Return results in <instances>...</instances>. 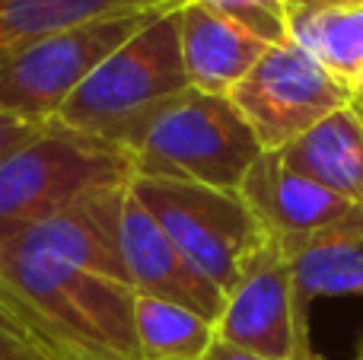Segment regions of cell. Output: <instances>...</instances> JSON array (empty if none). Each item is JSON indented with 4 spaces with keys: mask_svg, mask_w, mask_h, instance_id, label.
Returning <instances> with one entry per match:
<instances>
[{
    "mask_svg": "<svg viewBox=\"0 0 363 360\" xmlns=\"http://www.w3.org/2000/svg\"><path fill=\"white\" fill-rule=\"evenodd\" d=\"M125 191H89L0 246V297L61 360H140Z\"/></svg>",
    "mask_w": 363,
    "mask_h": 360,
    "instance_id": "cell-1",
    "label": "cell"
},
{
    "mask_svg": "<svg viewBox=\"0 0 363 360\" xmlns=\"http://www.w3.org/2000/svg\"><path fill=\"white\" fill-rule=\"evenodd\" d=\"M118 147L131 157L134 179L194 182L226 191H239L264 153L230 96L191 86L140 118Z\"/></svg>",
    "mask_w": 363,
    "mask_h": 360,
    "instance_id": "cell-2",
    "label": "cell"
},
{
    "mask_svg": "<svg viewBox=\"0 0 363 360\" xmlns=\"http://www.w3.org/2000/svg\"><path fill=\"white\" fill-rule=\"evenodd\" d=\"M131 182V157L118 144L51 121L0 159V246L89 191Z\"/></svg>",
    "mask_w": 363,
    "mask_h": 360,
    "instance_id": "cell-3",
    "label": "cell"
},
{
    "mask_svg": "<svg viewBox=\"0 0 363 360\" xmlns=\"http://www.w3.org/2000/svg\"><path fill=\"white\" fill-rule=\"evenodd\" d=\"M188 89L179 38V6L153 16L106 57L57 112V125L121 144L140 118Z\"/></svg>",
    "mask_w": 363,
    "mask_h": 360,
    "instance_id": "cell-4",
    "label": "cell"
},
{
    "mask_svg": "<svg viewBox=\"0 0 363 360\" xmlns=\"http://www.w3.org/2000/svg\"><path fill=\"white\" fill-rule=\"evenodd\" d=\"M131 191L179 252L223 293L236 284L245 259L268 240L239 191L166 179H134Z\"/></svg>",
    "mask_w": 363,
    "mask_h": 360,
    "instance_id": "cell-5",
    "label": "cell"
},
{
    "mask_svg": "<svg viewBox=\"0 0 363 360\" xmlns=\"http://www.w3.org/2000/svg\"><path fill=\"white\" fill-rule=\"evenodd\" d=\"M163 10H172V6H163ZM163 10L96 19V23L55 32L4 55L0 57V112L29 121H55L61 106L74 96V89Z\"/></svg>",
    "mask_w": 363,
    "mask_h": 360,
    "instance_id": "cell-6",
    "label": "cell"
},
{
    "mask_svg": "<svg viewBox=\"0 0 363 360\" xmlns=\"http://www.w3.org/2000/svg\"><path fill=\"white\" fill-rule=\"evenodd\" d=\"M230 102L264 150H284L322 118L351 106V86L287 38L258 57L255 67L233 86Z\"/></svg>",
    "mask_w": 363,
    "mask_h": 360,
    "instance_id": "cell-7",
    "label": "cell"
},
{
    "mask_svg": "<svg viewBox=\"0 0 363 360\" xmlns=\"http://www.w3.org/2000/svg\"><path fill=\"white\" fill-rule=\"evenodd\" d=\"M217 338L274 360H322L309 338V322L296 313L290 261L271 236L245 259L226 293Z\"/></svg>",
    "mask_w": 363,
    "mask_h": 360,
    "instance_id": "cell-8",
    "label": "cell"
},
{
    "mask_svg": "<svg viewBox=\"0 0 363 360\" xmlns=\"http://www.w3.org/2000/svg\"><path fill=\"white\" fill-rule=\"evenodd\" d=\"M239 195L281 249H294L322 233H332L363 214L360 204L345 201L319 182L294 172L284 163L281 150H264L255 159L239 185Z\"/></svg>",
    "mask_w": 363,
    "mask_h": 360,
    "instance_id": "cell-9",
    "label": "cell"
},
{
    "mask_svg": "<svg viewBox=\"0 0 363 360\" xmlns=\"http://www.w3.org/2000/svg\"><path fill=\"white\" fill-rule=\"evenodd\" d=\"M121 252H125L128 274H131L138 293L169 300V303L185 306L217 325L226 293L217 284H211L179 252L176 242L163 233V227L153 220L150 210L138 201L131 185L125 191V208H121Z\"/></svg>",
    "mask_w": 363,
    "mask_h": 360,
    "instance_id": "cell-10",
    "label": "cell"
},
{
    "mask_svg": "<svg viewBox=\"0 0 363 360\" xmlns=\"http://www.w3.org/2000/svg\"><path fill=\"white\" fill-rule=\"evenodd\" d=\"M179 38L188 86L211 96H230L233 86L271 48L198 0H185L179 6Z\"/></svg>",
    "mask_w": 363,
    "mask_h": 360,
    "instance_id": "cell-11",
    "label": "cell"
},
{
    "mask_svg": "<svg viewBox=\"0 0 363 360\" xmlns=\"http://www.w3.org/2000/svg\"><path fill=\"white\" fill-rule=\"evenodd\" d=\"M294 172L363 208V115L338 108L281 150Z\"/></svg>",
    "mask_w": 363,
    "mask_h": 360,
    "instance_id": "cell-12",
    "label": "cell"
},
{
    "mask_svg": "<svg viewBox=\"0 0 363 360\" xmlns=\"http://www.w3.org/2000/svg\"><path fill=\"white\" fill-rule=\"evenodd\" d=\"M294 274V297L300 319L309 322L315 297H354L363 293V214L345 227L281 249Z\"/></svg>",
    "mask_w": 363,
    "mask_h": 360,
    "instance_id": "cell-13",
    "label": "cell"
},
{
    "mask_svg": "<svg viewBox=\"0 0 363 360\" xmlns=\"http://www.w3.org/2000/svg\"><path fill=\"white\" fill-rule=\"evenodd\" d=\"M179 4L185 0H0V57L45 35L77 29L96 19Z\"/></svg>",
    "mask_w": 363,
    "mask_h": 360,
    "instance_id": "cell-14",
    "label": "cell"
},
{
    "mask_svg": "<svg viewBox=\"0 0 363 360\" xmlns=\"http://www.w3.org/2000/svg\"><path fill=\"white\" fill-rule=\"evenodd\" d=\"M290 42L306 48L345 86L363 74V0L360 4L290 10Z\"/></svg>",
    "mask_w": 363,
    "mask_h": 360,
    "instance_id": "cell-15",
    "label": "cell"
},
{
    "mask_svg": "<svg viewBox=\"0 0 363 360\" xmlns=\"http://www.w3.org/2000/svg\"><path fill=\"white\" fill-rule=\"evenodd\" d=\"M140 360H204L217 342V325L169 300L138 293L134 310Z\"/></svg>",
    "mask_w": 363,
    "mask_h": 360,
    "instance_id": "cell-16",
    "label": "cell"
},
{
    "mask_svg": "<svg viewBox=\"0 0 363 360\" xmlns=\"http://www.w3.org/2000/svg\"><path fill=\"white\" fill-rule=\"evenodd\" d=\"M198 4L252 32L264 45H281L290 38V16L284 0H198Z\"/></svg>",
    "mask_w": 363,
    "mask_h": 360,
    "instance_id": "cell-17",
    "label": "cell"
},
{
    "mask_svg": "<svg viewBox=\"0 0 363 360\" xmlns=\"http://www.w3.org/2000/svg\"><path fill=\"white\" fill-rule=\"evenodd\" d=\"M0 360H61L0 297Z\"/></svg>",
    "mask_w": 363,
    "mask_h": 360,
    "instance_id": "cell-18",
    "label": "cell"
},
{
    "mask_svg": "<svg viewBox=\"0 0 363 360\" xmlns=\"http://www.w3.org/2000/svg\"><path fill=\"white\" fill-rule=\"evenodd\" d=\"M45 125H51V121H29V118H16V115L0 112V159L10 150H16L19 144L32 140Z\"/></svg>",
    "mask_w": 363,
    "mask_h": 360,
    "instance_id": "cell-19",
    "label": "cell"
},
{
    "mask_svg": "<svg viewBox=\"0 0 363 360\" xmlns=\"http://www.w3.org/2000/svg\"><path fill=\"white\" fill-rule=\"evenodd\" d=\"M204 360H274V357H264V354H252V351H242L236 344H226V342H213L211 351L204 354Z\"/></svg>",
    "mask_w": 363,
    "mask_h": 360,
    "instance_id": "cell-20",
    "label": "cell"
},
{
    "mask_svg": "<svg viewBox=\"0 0 363 360\" xmlns=\"http://www.w3.org/2000/svg\"><path fill=\"white\" fill-rule=\"evenodd\" d=\"M290 10H315V6H338V4H360V0H284Z\"/></svg>",
    "mask_w": 363,
    "mask_h": 360,
    "instance_id": "cell-21",
    "label": "cell"
},
{
    "mask_svg": "<svg viewBox=\"0 0 363 360\" xmlns=\"http://www.w3.org/2000/svg\"><path fill=\"white\" fill-rule=\"evenodd\" d=\"M351 106L363 115V74H360V80L354 83V89H351Z\"/></svg>",
    "mask_w": 363,
    "mask_h": 360,
    "instance_id": "cell-22",
    "label": "cell"
},
{
    "mask_svg": "<svg viewBox=\"0 0 363 360\" xmlns=\"http://www.w3.org/2000/svg\"><path fill=\"white\" fill-rule=\"evenodd\" d=\"M357 357L363 360V338H360V344H357Z\"/></svg>",
    "mask_w": 363,
    "mask_h": 360,
    "instance_id": "cell-23",
    "label": "cell"
}]
</instances>
